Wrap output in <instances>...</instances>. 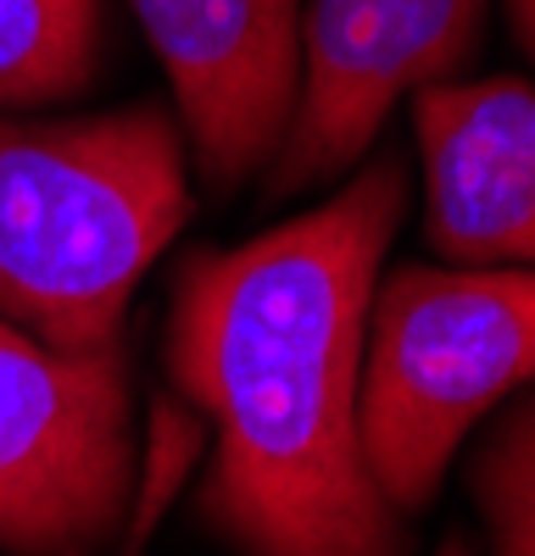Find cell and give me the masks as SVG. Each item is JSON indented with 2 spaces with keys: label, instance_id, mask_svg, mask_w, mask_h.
I'll return each instance as SVG.
<instances>
[{
  "label": "cell",
  "instance_id": "obj_1",
  "mask_svg": "<svg viewBox=\"0 0 535 556\" xmlns=\"http://www.w3.org/2000/svg\"><path fill=\"white\" fill-rule=\"evenodd\" d=\"M408 217V156L380 146L312 212L173 267L167 379L207 417L201 518L240 556H408L357 440L363 329Z\"/></svg>",
  "mask_w": 535,
  "mask_h": 556
},
{
  "label": "cell",
  "instance_id": "obj_2",
  "mask_svg": "<svg viewBox=\"0 0 535 556\" xmlns=\"http://www.w3.org/2000/svg\"><path fill=\"white\" fill-rule=\"evenodd\" d=\"M167 106L0 117V317L57 351H107L146 267L190 223Z\"/></svg>",
  "mask_w": 535,
  "mask_h": 556
},
{
  "label": "cell",
  "instance_id": "obj_3",
  "mask_svg": "<svg viewBox=\"0 0 535 556\" xmlns=\"http://www.w3.org/2000/svg\"><path fill=\"white\" fill-rule=\"evenodd\" d=\"M530 379L535 267H390L357 379V440L390 513H424L474 424Z\"/></svg>",
  "mask_w": 535,
  "mask_h": 556
},
{
  "label": "cell",
  "instance_id": "obj_4",
  "mask_svg": "<svg viewBox=\"0 0 535 556\" xmlns=\"http://www.w3.org/2000/svg\"><path fill=\"white\" fill-rule=\"evenodd\" d=\"M128 351H57L0 317V551L101 556L134 495Z\"/></svg>",
  "mask_w": 535,
  "mask_h": 556
},
{
  "label": "cell",
  "instance_id": "obj_5",
  "mask_svg": "<svg viewBox=\"0 0 535 556\" xmlns=\"http://www.w3.org/2000/svg\"><path fill=\"white\" fill-rule=\"evenodd\" d=\"M485 34V0H307L296 112L262 195L290 201L346 178L380 146L396 101L458 78Z\"/></svg>",
  "mask_w": 535,
  "mask_h": 556
},
{
  "label": "cell",
  "instance_id": "obj_6",
  "mask_svg": "<svg viewBox=\"0 0 535 556\" xmlns=\"http://www.w3.org/2000/svg\"><path fill=\"white\" fill-rule=\"evenodd\" d=\"M212 195L274 162L301 84V0H128Z\"/></svg>",
  "mask_w": 535,
  "mask_h": 556
},
{
  "label": "cell",
  "instance_id": "obj_7",
  "mask_svg": "<svg viewBox=\"0 0 535 556\" xmlns=\"http://www.w3.org/2000/svg\"><path fill=\"white\" fill-rule=\"evenodd\" d=\"M424 240L463 267H535V84L474 78L413 96Z\"/></svg>",
  "mask_w": 535,
  "mask_h": 556
},
{
  "label": "cell",
  "instance_id": "obj_8",
  "mask_svg": "<svg viewBox=\"0 0 535 556\" xmlns=\"http://www.w3.org/2000/svg\"><path fill=\"white\" fill-rule=\"evenodd\" d=\"M107 0H0V106L84 96L101 73Z\"/></svg>",
  "mask_w": 535,
  "mask_h": 556
},
{
  "label": "cell",
  "instance_id": "obj_9",
  "mask_svg": "<svg viewBox=\"0 0 535 556\" xmlns=\"http://www.w3.org/2000/svg\"><path fill=\"white\" fill-rule=\"evenodd\" d=\"M469 501L490 556H535V379L513 390L469 456Z\"/></svg>",
  "mask_w": 535,
  "mask_h": 556
},
{
  "label": "cell",
  "instance_id": "obj_10",
  "mask_svg": "<svg viewBox=\"0 0 535 556\" xmlns=\"http://www.w3.org/2000/svg\"><path fill=\"white\" fill-rule=\"evenodd\" d=\"M207 445V417L190 406V401H178V395H162L151 406V434H146V451L140 462H134V479H140V490L128 495V523H123V556H134L151 529L162 523L167 513V501L178 495V484L190 479L196 468V456Z\"/></svg>",
  "mask_w": 535,
  "mask_h": 556
},
{
  "label": "cell",
  "instance_id": "obj_11",
  "mask_svg": "<svg viewBox=\"0 0 535 556\" xmlns=\"http://www.w3.org/2000/svg\"><path fill=\"white\" fill-rule=\"evenodd\" d=\"M508 23H513V39L524 45V56L535 62V0H508Z\"/></svg>",
  "mask_w": 535,
  "mask_h": 556
},
{
  "label": "cell",
  "instance_id": "obj_12",
  "mask_svg": "<svg viewBox=\"0 0 535 556\" xmlns=\"http://www.w3.org/2000/svg\"><path fill=\"white\" fill-rule=\"evenodd\" d=\"M435 556H474V545H469V540H463V534H446V540H440V551H435Z\"/></svg>",
  "mask_w": 535,
  "mask_h": 556
}]
</instances>
